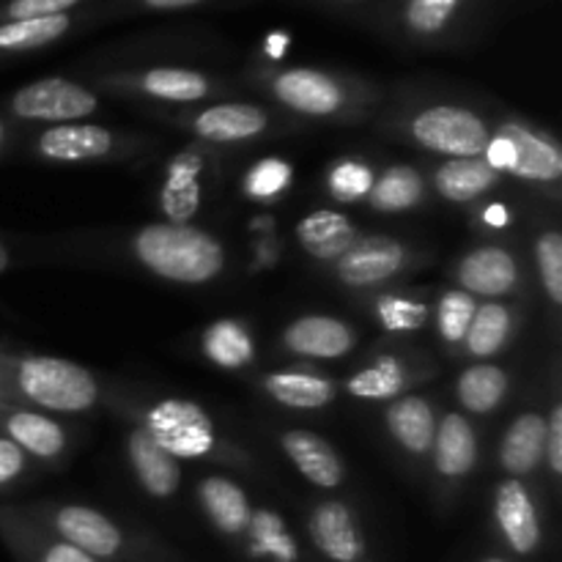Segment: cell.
<instances>
[{
	"mask_svg": "<svg viewBox=\"0 0 562 562\" xmlns=\"http://www.w3.org/2000/svg\"><path fill=\"white\" fill-rule=\"evenodd\" d=\"M532 261H536L541 291L554 311L562 307V236L558 228L538 231L532 239Z\"/></svg>",
	"mask_w": 562,
	"mask_h": 562,
	"instance_id": "ab89813d",
	"label": "cell"
},
{
	"mask_svg": "<svg viewBox=\"0 0 562 562\" xmlns=\"http://www.w3.org/2000/svg\"><path fill=\"white\" fill-rule=\"evenodd\" d=\"M285 47H289V36H285V33H272V36L267 38V44H263V49H267V55L272 60L283 58Z\"/></svg>",
	"mask_w": 562,
	"mask_h": 562,
	"instance_id": "c3c4849f",
	"label": "cell"
},
{
	"mask_svg": "<svg viewBox=\"0 0 562 562\" xmlns=\"http://www.w3.org/2000/svg\"><path fill=\"white\" fill-rule=\"evenodd\" d=\"M140 148L143 140L137 135L119 132L113 126L88 124V121L44 126L31 140L33 157L58 165L113 162V159L135 157Z\"/></svg>",
	"mask_w": 562,
	"mask_h": 562,
	"instance_id": "ba28073f",
	"label": "cell"
},
{
	"mask_svg": "<svg viewBox=\"0 0 562 562\" xmlns=\"http://www.w3.org/2000/svg\"><path fill=\"white\" fill-rule=\"evenodd\" d=\"M543 442H547V415L536 409H527L510 420L499 439L497 461L505 477L536 475L543 467Z\"/></svg>",
	"mask_w": 562,
	"mask_h": 562,
	"instance_id": "4316f807",
	"label": "cell"
},
{
	"mask_svg": "<svg viewBox=\"0 0 562 562\" xmlns=\"http://www.w3.org/2000/svg\"><path fill=\"white\" fill-rule=\"evenodd\" d=\"M453 280L475 300H505L521 289L519 258L505 245H477L456 261Z\"/></svg>",
	"mask_w": 562,
	"mask_h": 562,
	"instance_id": "2e32d148",
	"label": "cell"
},
{
	"mask_svg": "<svg viewBox=\"0 0 562 562\" xmlns=\"http://www.w3.org/2000/svg\"><path fill=\"white\" fill-rule=\"evenodd\" d=\"M214 176L212 146L192 140L168 159L159 184V212L165 223L192 225L206 203L209 184Z\"/></svg>",
	"mask_w": 562,
	"mask_h": 562,
	"instance_id": "30bf717a",
	"label": "cell"
},
{
	"mask_svg": "<svg viewBox=\"0 0 562 562\" xmlns=\"http://www.w3.org/2000/svg\"><path fill=\"white\" fill-rule=\"evenodd\" d=\"M198 505L209 525L228 541H241L252 516V503L245 488L225 475L201 477L195 488Z\"/></svg>",
	"mask_w": 562,
	"mask_h": 562,
	"instance_id": "484cf974",
	"label": "cell"
},
{
	"mask_svg": "<svg viewBox=\"0 0 562 562\" xmlns=\"http://www.w3.org/2000/svg\"><path fill=\"white\" fill-rule=\"evenodd\" d=\"M503 176L492 168L483 157L467 159H442L431 173V187L442 201L456 206H472L494 192Z\"/></svg>",
	"mask_w": 562,
	"mask_h": 562,
	"instance_id": "83f0119b",
	"label": "cell"
},
{
	"mask_svg": "<svg viewBox=\"0 0 562 562\" xmlns=\"http://www.w3.org/2000/svg\"><path fill=\"white\" fill-rule=\"evenodd\" d=\"M11 263H14V256H11V250H9V245H5L3 239H0V274L5 272V269L11 267Z\"/></svg>",
	"mask_w": 562,
	"mask_h": 562,
	"instance_id": "681fc988",
	"label": "cell"
},
{
	"mask_svg": "<svg viewBox=\"0 0 562 562\" xmlns=\"http://www.w3.org/2000/svg\"><path fill=\"white\" fill-rule=\"evenodd\" d=\"M0 401L55 415H86L102 401V384L80 362L25 355L0 344Z\"/></svg>",
	"mask_w": 562,
	"mask_h": 562,
	"instance_id": "6da1fadb",
	"label": "cell"
},
{
	"mask_svg": "<svg viewBox=\"0 0 562 562\" xmlns=\"http://www.w3.org/2000/svg\"><path fill=\"white\" fill-rule=\"evenodd\" d=\"M483 159L499 176L530 187H558L562 179V148L558 137L525 119H508L494 126Z\"/></svg>",
	"mask_w": 562,
	"mask_h": 562,
	"instance_id": "8992f818",
	"label": "cell"
},
{
	"mask_svg": "<svg viewBox=\"0 0 562 562\" xmlns=\"http://www.w3.org/2000/svg\"><path fill=\"white\" fill-rule=\"evenodd\" d=\"M373 173L371 165L360 157H344L327 170V179H324V187H327L329 198L338 203H360L366 201L368 192H371Z\"/></svg>",
	"mask_w": 562,
	"mask_h": 562,
	"instance_id": "60d3db41",
	"label": "cell"
},
{
	"mask_svg": "<svg viewBox=\"0 0 562 562\" xmlns=\"http://www.w3.org/2000/svg\"><path fill=\"white\" fill-rule=\"evenodd\" d=\"M27 472H31V459L9 437L0 434V492L20 486L27 477Z\"/></svg>",
	"mask_w": 562,
	"mask_h": 562,
	"instance_id": "7bdbcfd3",
	"label": "cell"
},
{
	"mask_svg": "<svg viewBox=\"0 0 562 562\" xmlns=\"http://www.w3.org/2000/svg\"><path fill=\"white\" fill-rule=\"evenodd\" d=\"M428 376L426 368H417L415 362L398 351H384L371 362L357 368L344 382V393L357 401H373V404H390L415 387L417 382Z\"/></svg>",
	"mask_w": 562,
	"mask_h": 562,
	"instance_id": "ffe728a7",
	"label": "cell"
},
{
	"mask_svg": "<svg viewBox=\"0 0 562 562\" xmlns=\"http://www.w3.org/2000/svg\"><path fill=\"white\" fill-rule=\"evenodd\" d=\"M130 252L148 274L176 285H209L228 267V252L217 236L165 220L137 228Z\"/></svg>",
	"mask_w": 562,
	"mask_h": 562,
	"instance_id": "7a4b0ae2",
	"label": "cell"
},
{
	"mask_svg": "<svg viewBox=\"0 0 562 562\" xmlns=\"http://www.w3.org/2000/svg\"><path fill=\"white\" fill-rule=\"evenodd\" d=\"M146 9H157V11H173V9H190V5L203 3V0H140Z\"/></svg>",
	"mask_w": 562,
	"mask_h": 562,
	"instance_id": "7dc6e473",
	"label": "cell"
},
{
	"mask_svg": "<svg viewBox=\"0 0 562 562\" xmlns=\"http://www.w3.org/2000/svg\"><path fill=\"white\" fill-rule=\"evenodd\" d=\"M492 521L499 543L514 560H530L547 543L536 494L519 477H505L492 492Z\"/></svg>",
	"mask_w": 562,
	"mask_h": 562,
	"instance_id": "7c38bea8",
	"label": "cell"
},
{
	"mask_svg": "<svg viewBox=\"0 0 562 562\" xmlns=\"http://www.w3.org/2000/svg\"><path fill=\"white\" fill-rule=\"evenodd\" d=\"M477 220H481L483 225H488L492 231H499L510 223V212L503 203H488V206L477 214Z\"/></svg>",
	"mask_w": 562,
	"mask_h": 562,
	"instance_id": "f6af8a7d",
	"label": "cell"
},
{
	"mask_svg": "<svg viewBox=\"0 0 562 562\" xmlns=\"http://www.w3.org/2000/svg\"><path fill=\"white\" fill-rule=\"evenodd\" d=\"M428 198V179L415 165H390L373 179L368 206L379 214L415 212Z\"/></svg>",
	"mask_w": 562,
	"mask_h": 562,
	"instance_id": "d6a6232c",
	"label": "cell"
},
{
	"mask_svg": "<svg viewBox=\"0 0 562 562\" xmlns=\"http://www.w3.org/2000/svg\"><path fill=\"white\" fill-rule=\"evenodd\" d=\"M280 450L311 486L333 492L346 483L344 459L322 434L307 431V428H289L280 434Z\"/></svg>",
	"mask_w": 562,
	"mask_h": 562,
	"instance_id": "7402d4cb",
	"label": "cell"
},
{
	"mask_svg": "<svg viewBox=\"0 0 562 562\" xmlns=\"http://www.w3.org/2000/svg\"><path fill=\"white\" fill-rule=\"evenodd\" d=\"M294 236L307 256L322 263H335L355 247V241L360 239V231L344 212L316 209L296 223Z\"/></svg>",
	"mask_w": 562,
	"mask_h": 562,
	"instance_id": "f1b7e54d",
	"label": "cell"
},
{
	"mask_svg": "<svg viewBox=\"0 0 562 562\" xmlns=\"http://www.w3.org/2000/svg\"><path fill=\"white\" fill-rule=\"evenodd\" d=\"M477 562H519V560L508 558V554H488V558H481Z\"/></svg>",
	"mask_w": 562,
	"mask_h": 562,
	"instance_id": "f907efd6",
	"label": "cell"
},
{
	"mask_svg": "<svg viewBox=\"0 0 562 562\" xmlns=\"http://www.w3.org/2000/svg\"><path fill=\"white\" fill-rule=\"evenodd\" d=\"M294 184V168L283 157H261L247 168L241 179L245 198L256 203H274L285 198V192Z\"/></svg>",
	"mask_w": 562,
	"mask_h": 562,
	"instance_id": "74e56055",
	"label": "cell"
},
{
	"mask_svg": "<svg viewBox=\"0 0 562 562\" xmlns=\"http://www.w3.org/2000/svg\"><path fill=\"white\" fill-rule=\"evenodd\" d=\"M307 541L324 562H373L371 543L355 514L344 499H322L307 510Z\"/></svg>",
	"mask_w": 562,
	"mask_h": 562,
	"instance_id": "5bb4252c",
	"label": "cell"
},
{
	"mask_svg": "<svg viewBox=\"0 0 562 562\" xmlns=\"http://www.w3.org/2000/svg\"><path fill=\"white\" fill-rule=\"evenodd\" d=\"M201 351L220 371H247L256 362V335L239 318H217L201 333Z\"/></svg>",
	"mask_w": 562,
	"mask_h": 562,
	"instance_id": "1f68e13d",
	"label": "cell"
},
{
	"mask_svg": "<svg viewBox=\"0 0 562 562\" xmlns=\"http://www.w3.org/2000/svg\"><path fill=\"white\" fill-rule=\"evenodd\" d=\"M263 91L289 113L307 121H357L373 97L362 82L313 66H289L263 75Z\"/></svg>",
	"mask_w": 562,
	"mask_h": 562,
	"instance_id": "3957f363",
	"label": "cell"
},
{
	"mask_svg": "<svg viewBox=\"0 0 562 562\" xmlns=\"http://www.w3.org/2000/svg\"><path fill=\"white\" fill-rule=\"evenodd\" d=\"M71 27H75V16L71 14L0 22V60L49 47V44L69 36Z\"/></svg>",
	"mask_w": 562,
	"mask_h": 562,
	"instance_id": "e575fe53",
	"label": "cell"
},
{
	"mask_svg": "<svg viewBox=\"0 0 562 562\" xmlns=\"http://www.w3.org/2000/svg\"><path fill=\"white\" fill-rule=\"evenodd\" d=\"M80 3H86V0H9V3L0 5V22L69 14Z\"/></svg>",
	"mask_w": 562,
	"mask_h": 562,
	"instance_id": "b9f144b4",
	"label": "cell"
},
{
	"mask_svg": "<svg viewBox=\"0 0 562 562\" xmlns=\"http://www.w3.org/2000/svg\"><path fill=\"white\" fill-rule=\"evenodd\" d=\"M0 434L9 437L22 453L38 464H64L69 456V431L47 412L0 401Z\"/></svg>",
	"mask_w": 562,
	"mask_h": 562,
	"instance_id": "e0dca14e",
	"label": "cell"
},
{
	"mask_svg": "<svg viewBox=\"0 0 562 562\" xmlns=\"http://www.w3.org/2000/svg\"><path fill=\"white\" fill-rule=\"evenodd\" d=\"M395 130L412 146L442 159L483 157L494 126L459 102H428L395 121Z\"/></svg>",
	"mask_w": 562,
	"mask_h": 562,
	"instance_id": "5b68a950",
	"label": "cell"
},
{
	"mask_svg": "<svg viewBox=\"0 0 562 562\" xmlns=\"http://www.w3.org/2000/svg\"><path fill=\"white\" fill-rule=\"evenodd\" d=\"M14 140H16V124L0 113V157H5V154L11 151Z\"/></svg>",
	"mask_w": 562,
	"mask_h": 562,
	"instance_id": "bcb514c9",
	"label": "cell"
},
{
	"mask_svg": "<svg viewBox=\"0 0 562 562\" xmlns=\"http://www.w3.org/2000/svg\"><path fill=\"white\" fill-rule=\"evenodd\" d=\"M543 464L554 483L562 477V404L554 401L547 415V442H543Z\"/></svg>",
	"mask_w": 562,
	"mask_h": 562,
	"instance_id": "ee69618b",
	"label": "cell"
},
{
	"mask_svg": "<svg viewBox=\"0 0 562 562\" xmlns=\"http://www.w3.org/2000/svg\"><path fill=\"white\" fill-rule=\"evenodd\" d=\"M373 318L384 333L409 335L420 333L431 322V307L426 300L415 294H401V291H384L373 300Z\"/></svg>",
	"mask_w": 562,
	"mask_h": 562,
	"instance_id": "8d00e7d4",
	"label": "cell"
},
{
	"mask_svg": "<svg viewBox=\"0 0 562 562\" xmlns=\"http://www.w3.org/2000/svg\"><path fill=\"white\" fill-rule=\"evenodd\" d=\"M475 311H477L475 296L456 289V285L439 294L437 307H434V324H437V335L442 338L445 346H450V349H461Z\"/></svg>",
	"mask_w": 562,
	"mask_h": 562,
	"instance_id": "f35d334b",
	"label": "cell"
},
{
	"mask_svg": "<svg viewBox=\"0 0 562 562\" xmlns=\"http://www.w3.org/2000/svg\"><path fill=\"white\" fill-rule=\"evenodd\" d=\"M102 102L88 86L66 77H42L5 97L3 115L14 124H75L99 113Z\"/></svg>",
	"mask_w": 562,
	"mask_h": 562,
	"instance_id": "9c48e42d",
	"label": "cell"
},
{
	"mask_svg": "<svg viewBox=\"0 0 562 562\" xmlns=\"http://www.w3.org/2000/svg\"><path fill=\"white\" fill-rule=\"evenodd\" d=\"M417 267L415 247L395 236H360L340 261L333 263V274L340 285L355 291L382 289L393 280L404 278Z\"/></svg>",
	"mask_w": 562,
	"mask_h": 562,
	"instance_id": "8fae6325",
	"label": "cell"
},
{
	"mask_svg": "<svg viewBox=\"0 0 562 562\" xmlns=\"http://www.w3.org/2000/svg\"><path fill=\"white\" fill-rule=\"evenodd\" d=\"M272 113L256 102H214L184 115L181 126L203 146H241L272 132Z\"/></svg>",
	"mask_w": 562,
	"mask_h": 562,
	"instance_id": "9a60e30c",
	"label": "cell"
},
{
	"mask_svg": "<svg viewBox=\"0 0 562 562\" xmlns=\"http://www.w3.org/2000/svg\"><path fill=\"white\" fill-rule=\"evenodd\" d=\"M102 86L162 104H198L225 91L214 77L198 69H184V66H151V69L126 71V75H110L104 77Z\"/></svg>",
	"mask_w": 562,
	"mask_h": 562,
	"instance_id": "4fadbf2b",
	"label": "cell"
},
{
	"mask_svg": "<svg viewBox=\"0 0 562 562\" xmlns=\"http://www.w3.org/2000/svg\"><path fill=\"white\" fill-rule=\"evenodd\" d=\"M516 327H519V313L514 305L503 300L477 302V311L472 316L470 329H467L461 351L475 362H488L492 357L508 351Z\"/></svg>",
	"mask_w": 562,
	"mask_h": 562,
	"instance_id": "f546056e",
	"label": "cell"
},
{
	"mask_svg": "<svg viewBox=\"0 0 562 562\" xmlns=\"http://www.w3.org/2000/svg\"><path fill=\"white\" fill-rule=\"evenodd\" d=\"M0 541L16 562H99L49 532L31 508L0 505Z\"/></svg>",
	"mask_w": 562,
	"mask_h": 562,
	"instance_id": "ac0fdd59",
	"label": "cell"
},
{
	"mask_svg": "<svg viewBox=\"0 0 562 562\" xmlns=\"http://www.w3.org/2000/svg\"><path fill=\"white\" fill-rule=\"evenodd\" d=\"M508 395V371L503 366H494V362H472L456 379V398H459L461 409L475 417L494 415Z\"/></svg>",
	"mask_w": 562,
	"mask_h": 562,
	"instance_id": "836d02e7",
	"label": "cell"
},
{
	"mask_svg": "<svg viewBox=\"0 0 562 562\" xmlns=\"http://www.w3.org/2000/svg\"><path fill=\"white\" fill-rule=\"evenodd\" d=\"M137 426L168 450L176 461H234L241 464L245 453L231 448L220 434L214 417L190 398H159L143 406Z\"/></svg>",
	"mask_w": 562,
	"mask_h": 562,
	"instance_id": "277c9868",
	"label": "cell"
},
{
	"mask_svg": "<svg viewBox=\"0 0 562 562\" xmlns=\"http://www.w3.org/2000/svg\"><path fill=\"white\" fill-rule=\"evenodd\" d=\"M245 554L250 562H305L300 538L289 521L274 508H252L250 525L245 530Z\"/></svg>",
	"mask_w": 562,
	"mask_h": 562,
	"instance_id": "4dcf8cb0",
	"label": "cell"
},
{
	"mask_svg": "<svg viewBox=\"0 0 562 562\" xmlns=\"http://www.w3.org/2000/svg\"><path fill=\"white\" fill-rule=\"evenodd\" d=\"M33 516L64 538L66 543L86 552L88 558L99 562H121L132 560L143 552L130 538V532L121 530L119 521L110 519L102 510L80 503H55V505H31Z\"/></svg>",
	"mask_w": 562,
	"mask_h": 562,
	"instance_id": "52a82bcc",
	"label": "cell"
},
{
	"mask_svg": "<svg viewBox=\"0 0 562 562\" xmlns=\"http://www.w3.org/2000/svg\"><path fill=\"white\" fill-rule=\"evenodd\" d=\"M340 3H362V0H340Z\"/></svg>",
	"mask_w": 562,
	"mask_h": 562,
	"instance_id": "816d5d0a",
	"label": "cell"
},
{
	"mask_svg": "<svg viewBox=\"0 0 562 562\" xmlns=\"http://www.w3.org/2000/svg\"><path fill=\"white\" fill-rule=\"evenodd\" d=\"M470 0H404L401 3V27L417 42H437L456 27Z\"/></svg>",
	"mask_w": 562,
	"mask_h": 562,
	"instance_id": "d590c367",
	"label": "cell"
},
{
	"mask_svg": "<svg viewBox=\"0 0 562 562\" xmlns=\"http://www.w3.org/2000/svg\"><path fill=\"white\" fill-rule=\"evenodd\" d=\"M261 390L274 404L294 412L324 409L340 395V384L333 376L311 368H283V371L263 373Z\"/></svg>",
	"mask_w": 562,
	"mask_h": 562,
	"instance_id": "d4e9b609",
	"label": "cell"
},
{
	"mask_svg": "<svg viewBox=\"0 0 562 562\" xmlns=\"http://www.w3.org/2000/svg\"><path fill=\"white\" fill-rule=\"evenodd\" d=\"M431 464L434 472L442 483L459 486L475 472L477 459H481V439H477L475 426L461 412H445L439 415L437 434L431 445Z\"/></svg>",
	"mask_w": 562,
	"mask_h": 562,
	"instance_id": "44dd1931",
	"label": "cell"
},
{
	"mask_svg": "<svg viewBox=\"0 0 562 562\" xmlns=\"http://www.w3.org/2000/svg\"><path fill=\"white\" fill-rule=\"evenodd\" d=\"M437 423L439 412L434 401H428L426 395L406 393L401 398L390 401L387 409H384L387 437L393 439V445L401 453L415 461L428 459V453H431Z\"/></svg>",
	"mask_w": 562,
	"mask_h": 562,
	"instance_id": "603a6c76",
	"label": "cell"
},
{
	"mask_svg": "<svg viewBox=\"0 0 562 562\" xmlns=\"http://www.w3.org/2000/svg\"><path fill=\"white\" fill-rule=\"evenodd\" d=\"M280 344L289 355L307 360H344L357 349V329L338 316L307 313L283 329Z\"/></svg>",
	"mask_w": 562,
	"mask_h": 562,
	"instance_id": "d6986e66",
	"label": "cell"
},
{
	"mask_svg": "<svg viewBox=\"0 0 562 562\" xmlns=\"http://www.w3.org/2000/svg\"><path fill=\"white\" fill-rule=\"evenodd\" d=\"M126 461L135 475L137 486L151 499H173L181 488V461H176L168 450L159 448L140 426L126 431Z\"/></svg>",
	"mask_w": 562,
	"mask_h": 562,
	"instance_id": "cb8c5ba5",
	"label": "cell"
}]
</instances>
